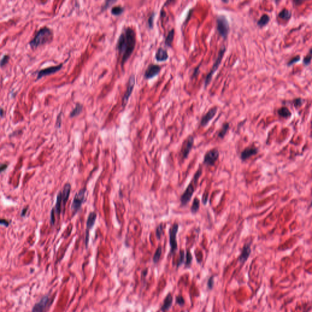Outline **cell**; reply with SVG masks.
I'll list each match as a JSON object with an SVG mask.
<instances>
[{
  "instance_id": "obj_1",
  "label": "cell",
  "mask_w": 312,
  "mask_h": 312,
  "mask_svg": "<svg viewBox=\"0 0 312 312\" xmlns=\"http://www.w3.org/2000/svg\"><path fill=\"white\" fill-rule=\"evenodd\" d=\"M136 42L137 38L135 29L131 26L124 28L117 43V49L119 55L121 56L122 66L128 61L132 54L136 45Z\"/></svg>"
},
{
  "instance_id": "obj_2",
  "label": "cell",
  "mask_w": 312,
  "mask_h": 312,
  "mask_svg": "<svg viewBox=\"0 0 312 312\" xmlns=\"http://www.w3.org/2000/svg\"><path fill=\"white\" fill-rule=\"evenodd\" d=\"M53 37V30L47 26H44L36 33L33 39L29 42V45L32 49H36L46 43H50Z\"/></svg>"
},
{
  "instance_id": "obj_3",
  "label": "cell",
  "mask_w": 312,
  "mask_h": 312,
  "mask_svg": "<svg viewBox=\"0 0 312 312\" xmlns=\"http://www.w3.org/2000/svg\"><path fill=\"white\" fill-rule=\"evenodd\" d=\"M202 174V169L199 168V169L196 172V173L194 175L193 179L191 180V182L189 184L187 189L186 190L184 191L183 193L180 196V203L182 206L186 205L191 200L192 196L193 195V193L195 191L194 186H196L198 183V180L200 177V176Z\"/></svg>"
},
{
  "instance_id": "obj_4",
  "label": "cell",
  "mask_w": 312,
  "mask_h": 312,
  "mask_svg": "<svg viewBox=\"0 0 312 312\" xmlns=\"http://www.w3.org/2000/svg\"><path fill=\"white\" fill-rule=\"evenodd\" d=\"M226 51V47H224V46H223V47L222 48H221V49L219 50V53H218V57L216 59L212 67V69L210 71V72L208 73V75H207L206 77H205V81H204V87H207V85H209L210 84V83L211 82L212 80V79L213 77V76L214 75L215 73L218 70V67L220 65L221 62H222V60H223V56L224 55V53Z\"/></svg>"
},
{
  "instance_id": "obj_5",
  "label": "cell",
  "mask_w": 312,
  "mask_h": 312,
  "mask_svg": "<svg viewBox=\"0 0 312 312\" xmlns=\"http://www.w3.org/2000/svg\"><path fill=\"white\" fill-rule=\"evenodd\" d=\"M217 31L223 39H226L229 32V23L226 16L218 15L216 19Z\"/></svg>"
},
{
  "instance_id": "obj_6",
  "label": "cell",
  "mask_w": 312,
  "mask_h": 312,
  "mask_svg": "<svg viewBox=\"0 0 312 312\" xmlns=\"http://www.w3.org/2000/svg\"><path fill=\"white\" fill-rule=\"evenodd\" d=\"M87 191L86 188L80 189L76 193L74 196V198L71 205V209L74 214H76L81 208L83 204L85 201V195Z\"/></svg>"
},
{
  "instance_id": "obj_7",
  "label": "cell",
  "mask_w": 312,
  "mask_h": 312,
  "mask_svg": "<svg viewBox=\"0 0 312 312\" xmlns=\"http://www.w3.org/2000/svg\"><path fill=\"white\" fill-rule=\"evenodd\" d=\"M179 230V224L178 223H175L169 230V236H170V245L171 247L170 253L171 254H174L178 249V243L176 240V235L178 232Z\"/></svg>"
},
{
  "instance_id": "obj_8",
  "label": "cell",
  "mask_w": 312,
  "mask_h": 312,
  "mask_svg": "<svg viewBox=\"0 0 312 312\" xmlns=\"http://www.w3.org/2000/svg\"><path fill=\"white\" fill-rule=\"evenodd\" d=\"M52 304V300L48 296H43L39 302L32 308V312H47Z\"/></svg>"
},
{
  "instance_id": "obj_9",
  "label": "cell",
  "mask_w": 312,
  "mask_h": 312,
  "mask_svg": "<svg viewBox=\"0 0 312 312\" xmlns=\"http://www.w3.org/2000/svg\"><path fill=\"white\" fill-rule=\"evenodd\" d=\"M219 156V153L217 149H212L208 151L204 156L203 163L207 165L212 166L217 161Z\"/></svg>"
},
{
  "instance_id": "obj_10",
  "label": "cell",
  "mask_w": 312,
  "mask_h": 312,
  "mask_svg": "<svg viewBox=\"0 0 312 312\" xmlns=\"http://www.w3.org/2000/svg\"><path fill=\"white\" fill-rule=\"evenodd\" d=\"M135 75L132 74V75H131V76L129 78L128 87H127L126 91L125 94H124V96L123 97L122 106H123V107H124L126 106L127 104H128L129 98L131 96V94L132 93V91H133L134 87V85H135Z\"/></svg>"
},
{
  "instance_id": "obj_11",
  "label": "cell",
  "mask_w": 312,
  "mask_h": 312,
  "mask_svg": "<svg viewBox=\"0 0 312 312\" xmlns=\"http://www.w3.org/2000/svg\"><path fill=\"white\" fill-rule=\"evenodd\" d=\"M62 66H63V64H59L58 65L53 66H50V67H48V68L42 69V70H40L38 72L36 80H39V79H41L43 77H45L46 76L51 75L52 74H54V73H56L57 72H59V70H61Z\"/></svg>"
},
{
  "instance_id": "obj_12",
  "label": "cell",
  "mask_w": 312,
  "mask_h": 312,
  "mask_svg": "<svg viewBox=\"0 0 312 312\" xmlns=\"http://www.w3.org/2000/svg\"><path fill=\"white\" fill-rule=\"evenodd\" d=\"M97 218V213L95 212H91L89 213L87 220L86 223V226H87V230H86V235H85V245L86 246L88 245V243L89 240V230L91 229L94 226L96 220Z\"/></svg>"
},
{
  "instance_id": "obj_13",
  "label": "cell",
  "mask_w": 312,
  "mask_h": 312,
  "mask_svg": "<svg viewBox=\"0 0 312 312\" xmlns=\"http://www.w3.org/2000/svg\"><path fill=\"white\" fill-rule=\"evenodd\" d=\"M193 143L194 138L192 136H190L185 141L181 149V155L182 159H185L187 158L193 146Z\"/></svg>"
},
{
  "instance_id": "obj_14",
  "label": "cell",
  "mask_w": 312,
  "mask_h": 312,
  "mask_svg": "<svg viewBox=\"0 0 312 312\" xmlns=\"http://www.w3.org/2000/svg\"><path fill=\"white\" fill-rule=\"evenodd\" d=\"M160 70L161 67L159 65L151 64L149 65L146 70L144 74V77L146 79H152L160 73Z\"/></svg>"
},
{
  "instance_id": "obj_15",
  "label": "cell",
  "mask_w": 312,
  "mask_h": 312,
  "mask_svg": "<svg viewBox=\"0 0 312 312\" xmlns=\"http://www.w3.org/2000/svg\"><path fill=\"white\" fill-rule=\"evenodd\" d=\"M218 112V107H213L211 108L209 111H208L204 116L202 117L201 120V126L202 127H205L208 125L212 120L215 117L216 113Z\"/></svg>"
},
{
  "instance_id": "obj_16",
  "label": "cell",
  "mask_w": 312,
  "mask_h": 312,
  "mask_svg": "<svg viewBox=\"0 0 312 312\" xmlns=\"http://www.w3.org/2000/svg\"><path fill=\"white\" fill-rule=\"evenodd\" d=\"M251 253V243L245 244L243 247L241 254L238 257V261L240 263H245L248 259H249Z\"/></svg>"
},
{
  "instance_id": "obj_17",
  "label": "cell",
  "mask_w": 312,
  "mask_h": 312,
  "mask_svg": "<svg viewBox=\"0 0 312 312\" xmlns=\"http://www.w3.org/2000/svg\"><path fill=\"white\" fill-rule=\"evenodd\" d=\"M259 150L256 148H247L243 150L241 153L240 158L243 161L246 160L251 156L256 155L258 153Z\"/></svg>"
},
{
  "instance_id": "obj_18",
  "label": "cell",
  "mask_w": 312,
  "mask_h": 312,
  "mask_svg": "<svg viewBox=\"0 0 312 312\" xmlns=\"http://www.w3.org/2000/svg\"><path fill=\"white\" fill-rule=\"evenodd\" d=\"M168 57L167 51L162 48H159L157 50L155 56V58L158 62H165L168 60Z\"/></svg>"
},
{
  "instance_id": "obj_19",
  "label": "cell",
  "mask_w": 312,
  "mask_h": 312,
  "mask_svg": "<svg viewBox=\"0 0 312 312\" xmlns=\"http://www.w3.org/2000/svg\"><path fill=\"white\" fill-rule=\"evenodd\" d=\"M72 186L70 183H66L65 184L63 190L62 191V203L64 207H65V204H66L69 196H70V191H71Z\"/></svg>"
},
{
  "instance_id": "obj_20",
  "label": "cell",
  "mask_w": 312,
  "mask_h": 312,
  "mask_svg": "<svg viewBox=\"0 0 312 312\" xmlns=\"http://www.w3.org/2000/svg\"><path fill=\"white\" fill-rule=\"evenodd\" d=\"M172 301L173 297L172 294L171 293H168L164 300L163 305L161 307V310L163 312L167 311L171 307L172 304Z\"/></svg>"
},
{
  "instance_id": "obj_21",
  "label": "cell",
  "mask_w": 312,
  "mask_h": 312,
  "mask_svg": "<svg viewBox=\"0 0 312 312\" xmlns=\"http://www.w3.org/2000/svg\"><path fill=\"white\" fill-rule=\"evenodd\" d=\"M62 191H59L57 195V198H56V203L55 207L54 208L55 213L57 215H59L61 213L62 210Z\"/></svg>"
},
{
  "instance_id": "obj_22",
  "label": "cell",
  "mask_w": 312,
  "mask_h": 312,
  "mask_svg": "<svg viewBox=\"0 0 312 312\" xmlns=\"http://www.w3.org/2000/svg\"><path fill=\"white\" fill-rule=\"evenodd\" d=\"M277 113H278L279 116L284 118H290L291 117L292 115L290 110L286 107H282L280 108L278 110H277Z\"/></svg>"
},
{
  "instance_id": "obj_23",
  "label": "cell",
  "mask_w": 312,
  "mask_h": 312,
  "mask_svg": "<svg viewBox=\"0 0 312 312\" xmlns=\"http://www.w3.org/2000/svg\"><path fill=\"white\" fill-rule=\"evenodd\" d=\"M270 21V17L268 14H263L261 18L258 20L257 21V25L260 27L263 28L267 25L268 23Z\"/></svg>"
},
{
  "instance_id": "obj_24",
  "label": "cell",
  "mask_w": 312,
  "mask_h": 312,
  "mask_svg": "<svg viewBox=\"0 0 312 312\" xmlns=\"http://www.w3.org/2000/svg\"><path fill=\"white\" fill-rule=\"evenodd\" d=\"M175 31L174 29H172L171 30H170L168 32V35L165 38V45L168 47H171L172 46V43L173 40H174V37H175Z\"/></svg>"
},
{
  "instance_id": "obj_25",
  "label": "cell",
  "mask_w": 312,
  "mask_h": 312,
  "mask_svg": "<svg viewBox=\"0 0 312 312\" xmlns=\"http://www.w3.org/2000/svg\"><path fill=\"white\" fill-rule=\"evenodd\" d=\"M83 110V106L80 103H76L75 107L73 109V110L71 112L70 114V117L71 118L75 117L77 115H79L80 113L82 112Z\"/></svg>"
},
{
  "instance_id": "obj_26",
  "label": "cell",
  "mask_w": 312,
  "mask_h": 312,
  "mask_svg": "<svg viewBox=\"0 0 312 312\" xmlns=\"http://www.w3.org/2000/svg\"><path fill=\"white\" fill-rule=\"evenodd\" d=\"M292 14L291 11L286 9H282L279 14V17L285 21H287L289 19H290V18L292 17Z\"/></svg>"
},
{
  "instance_id": "obj_27",
  "label": "cell",
  "mask_w": 312,
  "mask_h": 312,
  "mask_svg": "<svg viewBox=\"0 0 312 312\" xmlns=\"http://www.w3.org/2000/svg\"><path fill=\"white\" fill-rule=\"evenodd\" d=\"M124 11V7H123L121 6H114L111 9V13L113 15L115 16H119L121 15Z\"/></svg>"
},
{
  "instance_id": "obj_28",
  "label": "cell",
  "mask_w": 312,
  "mask_h": 312,
  "mask_svg": "<svg viewBox=\"0 0 312 312\" xmlns=\"http://www.w3.org/2000/svg\"><path fill=\"white\" fill-rule=\"evenodd\" d=\"M199 207H200V201L197 198H195L193 201V204L191 207V213L193 214L197 213L199 209Z\"/></svg>"
},
{
  "instance_id": "obj_29",
  "label": "cell",
  "mask_w": 312,
  "mask_h": 312,
  "mask_svg": "<svg viewBox=\"0 0 312 312\" xmlns=\"http://www.w3.org/2000/svg\"><path fill=\"white\" fill-rule=\"evenodd\" d=\"M229 129V123H225L223 124L221 130L219 131L218 133V137L220 138H223L226 134H227L228 130Z\"/></svg>"
},
{
  "instance_id": "obj_30",
  "label": "cell",
  "mask_w": 312,
  "mask_h": 312,
  "mask_svg": "<svg viewBox=\"0 0 312 312\" xmlns=\"http://www.w3.org/2000/svg\"><path fill=\"white\" fill-rule=\"evenodd\" d=\"M161 253H162V248H161V246H159L157 248L154 255L153 256V262L155 263H157L159 261L160 257L161 256Z\"/></svg>"
},
{
  "instance_id": "obj_31",
  "label": "cell",
  "mask_w": 312,
  "mask_h": 312,
  "mask_svg": "<svg viewBox=\"0 0 312 312\" xmlns=\"http://www.w3.org/2000/svg\"><path fill=\"white\" fill-rule=\"evenodd\" d=\"M193 260V256L191 255V252L189 251H187L186 252V260L185 262V265H186V267H189L191 264Z\"/></svg>"
},
{
  "instance_id": "obj_32",
  "label": "cell",
  "mask_w": 312,
  "mask_h": 312,
  "mask_svg": "<svg viewBox=\"0 0 312 312\" xmlns=\"http://www.w3.org/2000/svg\"><path fill=\"white\" fill-rule=\"evenodd\" d=\"M163 231H164V227L162 224H160L156 230V235L158 239H160L161 238V235L163 234Z\"/></svg>"
},
{
  "instance_id": "obj_33",
  "label": "cell",
  "mask_w": 312,
  "mask_h": 312,
  "mask_svg": "<svg viewBox=\"0 0 312 312\" xmlns=\"http://www.w3.org/2000/svg\"><path fill=\"white\" fill-rule=\"evenodd\" d=\"M9 59H10V56L9 55L6 54V55L3 56V57H2L1 59L0 60V66H1V67L4 66L9 62Z\"/></svg>"
},
{
  "instance_id": "obj_34",
  "label": "cell",
  "mask_w": 312,
  "mask_h": 312,
  "mask_svg": "<svg viewBox=\"0 0 312 312\" xmlns=\"http://www.w3.org/2000/svg\"><path fill=\"white\" fill-rule=\"evenodd\" d=\"M155 17V12H153L151 15H149L148 20V26L150 29H153L154 26V20Z\"/></svg>"
},
{
  "instance_id": "obj_35",
  "label": "cell",
  "mask_w": 312,
  "mask_h": 312,
  "mask_svg": "<svg viewBox=\"0 0 312 312\" xmlns=\"http://www.w3.org/2000/svg\"><path fill=\"white\" fill-rule=\"evenodd\" d=\"M311 49L310 50L308 54L304 58L303 63L306 66L309 65L311 63Z\"/></svg>"
},
{
  "instance_id": "obj_36",
  "label": "cell",
  "mask_w": 312,
  "mask_h": 312,
  "mask_svg": "<svg viewBox=\"0 0 312 312\" xmlns=\"http://www.w3.org/2000/svg\"><path fill=\"white\" fill-rule=\"evenodd\" d=\"M185 259V252L183 251H180V257L178 260V263H177V267H179L183 263Z\"/></svg>"
},
{
  "instance_id": "obj_37",
  "label": "cell",
  "mask_w": 312,
  "mask_h": 312,
  "mask_svg": "<svg viewBox=\"0 0 312 312\" xmlns=\"http://www.w3.org/2000/svg\"><path fill=\"white\" fill-rule=\"evenodd\" d=\"M300 60V57L299 56H296L294 57L293 58H292L290 61H289L287 63V65L288 66H292L293 64H294L295 63L299 62Z\"/></svg>"
},
{
  "instance_id": "obj_38",
  "label": "cell",
  "mask_w": 312,
  "mask_h": 312,
  "mask_svg": "<svg viewBox=\"0 0 312 312\" xmlns=\"http://www.w3.org/2000/svg\"><path fill=\"white\" fill-rule=\"evenodd\" d=\"M176 303L180 306H183L185 304V299H183V297L179 295V296H178L176 298Z\"/></svg>"
},
{
  "instance_id": "obj_39",
  "label": "cell",
  "mask_w": 312,
  "mask_h": 312,
  "mask_svg": "<svg viewBox=\"0 0 312 312\" xmlns=\"http://www.w3.org/2000/svg\"><path fill=\"white\" fill-rule=\"evenodd\" d=\"M213 286H214V278H213V276H212L210 277L209 280H208L207 281V287L209 289V290H212Z\"/></svg>"
},
{
  "instance_id": "obj_40",
  "label": "cell",
  "mask_w": 312,
  "mask_h": 312,
  "mask_svg": "<svg viewBox=\"0 0 312 312\" xmlns=\"http://www.w3.org/2000/svg\"><path fill=\"white\" fill-rule=\"evenodd\" d=\"M303 99L301 98H296L294 100V105L295 107H300L301 106L302 104H303Z\"/></svg>"
},
{
  "instance_id": "obj_41",
  "label": "cell",
  "mask_w": 312,
  "mask_h": 312,
  "mask_svg": "<svg viewBox=\"0 0 312 312\" xmlns=\"http://www.w3.org/2000/svg\"><path fill=\"white\" fill-rule=\"evenodd\" d=\"M55 211H54V208L51 210V214H50V221H51V224L52 225H54V223H55Z\"/></svg>"
},
{
  "instance_id": "obj_42",
  "label": "cell",
  "mask_w": 312,
  "mask_h": 312,
  "mask_svg": "<svg viewBox=\"0 0 312 312\" xmlns=\"http://www.w3.org/2000/svg\"><path fill=\"white\" fill-rule=\"evenodd\" d=\"M9 224L10 223L7 220H6V219H0V224L1 225H3L6 227H8L9 226Z\"/></svg>"
},
{
  "instance_id": "obj_43",
  "label": "cell",
  "mask_w": 312,
  "mask_h": 312,
  "mask_svg": "<svg viewBox=\"0 0 312 312\" xmlns=\"http://www.w3.org/2000/svg\"><path fill=\"white\" fill-rule=\"evenodd\" d=\"M7 166L8 165L7 164H1L0 165V173H1V172L4 171V170H6L7 168Z\"/></svg>"
},
{
  "instance_id": "obj_44",
  "label": "cell",
  "mask_w": 312,
  "mask_h": 312,
  "mask_svg": "<svg viewBox=\"0 0 312 312\" xmlns=\"http://www.w3.org/2000/svg\"><path fill=\"white\" fill-rule=\"evenodd\" d=\"M116 1H108L106 3V4H104V7H103V10L105 9L106 8H107L109 6H110L111 3H115Z\"/></svg>"
},
{
  "instance_id": "obj_45",
  "label": "cell",
  "mask_w": 312,
  "mask_h": 312,
  "mask_svg": "<svg viewBox=\"0 0 312 312\" xmlns=\"http://www.w3.org/2000/svg\"><path fill=\"white\" fill-rule=\"evenodd\" d=\"M28 207H25V208H24V209L22 210V211H21V216H25L26 215V212H27V210H28Z\"/></svg>"
},
{
  "instance_id": "obj_46",
  "label": "cell",
  "mask_w": 312,
  "mask_h": 312,
  "mask_svg": "<svg viewBox=\"0 0 312 312\" xmlns=\"http://www.w3.org/2000/svg\"><path fill=\"white\" fill-rule=\"evenodd\" d=\"M4 116V110L2 108H0V117H3Z\"/></svg>"
},
{
  "instance_id": "obj_47",
  "label": "cell",
  "mask_w": 312,
  "mask_h": 312,
  "mask_svg": "<svg viewBox=\"0 0 312 312\" xmlns=\"http://www.w3.org/2000/svg\"><path fill=\"white\" fill-rule=\"evenodd\" d=\"M182 312H183V311H182Z\"/></svg>"
}]
</instances>
